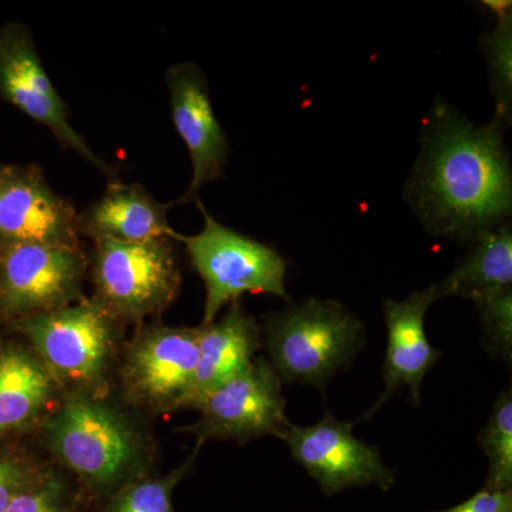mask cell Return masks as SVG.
<instances>
[{
  "label": "cell",
  "mask_w": 512,
  "mask_h": 512,
  "mask_svg": "<svg viewBox=\"0 0 512 512\" xmlns=\"http://www.w3.org/2000/svg\"><path fill=\"white\" fill-rule=\"evenodd\" d=\"M13 329L32 346L64 393L104 396L113 392L127 326L92 296L16 320Z\"/></svg>",
  "instance_id": "3"
},
{
  "label": "cell",
  "mask_w": 512,
  "mask_h": 512,
  "mask_svg": "<svg viewBox=\"0 0 512 512\" xmlns=\"http://www.w3.org/2000/svg\"><path fill=\"white\" fill-rule=\"evenodd\" d=\"M171 113L192 163V180L178 202L197 200L202 185L220 180L228 158V140L212 109L207 80L192 63L171 66L165 74Z\"/></svg>",
  "instance_id": "13"
},
{
  "label": "cell",
  "mask_w": 512,
  "mask_h": 512,
  "mask_svg": "<svg viewBox=\"0 0 512 512\" xmlns=\"http://www.w3.org/2000/svg\"><path fill=\"white\" fill-rule=\"evenodd\" d=\"M483 323L484 345L494 356L511 360L512 291L477 305Z\"/></svg>",
  "instance_id": "24"
},
{
  "label": "cell",
  "mask_w": 512,
  "mask_h": 512,
  "mask_svg": "<svg viewBox=\"0 0 512 512\" xmlns=\"http://www.w3.org/2000/svg\"><path fill=\"white\" fill-rule=\"evenodd\" d=\"M79 212L39 167H9L0 184V244L80 245Z\"/></svg>",
  "instance_id": "12"
},
{
  "label": "cell",
  "mask_w": 512,
  "mask_h": 512,
  "mask_svg": "<svg viewBox=\"0 0 512 512\" xmlns=\"http://www.w3.org/2000/svg\"><path fill=\"white\" fill-rule=\"evenodd\" d=\"M264 345L282 383L325 390L365 343L362 322L342 303L308 299L264 316Z\"/></svg>",
  "instance_id": "4"
},
{
  "label": "cell",
  "mask_w": 512,
  "mask_h": 512,
  "mask_svg": "<svg viewBox=\"0 0 512 512\" xmlns=\"http://www.w3.org/2000/svg\"><path fill=\"white\" fill-rule=\"evenodd\" d=\"M0 92L26 116L45 126L64 148L107 177H114L113 168L97 157L70 124L69 107L47 76L28 29L20 25L0 30Z\"/></svg>",
  "instance_id": "11"
},
{
  "label": "cell",
  "mask_w": 512,
  "mask_h": 512,
  "mask_svg": "<svg viewBox=\"0 0 512 512\" xmlns=\"http://www.w3.org/2000/svg\"><path fill=\"white\" fill-rule=\"evenodd\" d=\"M285 407L282 382L274 367L264 357H255L195 406L200 420L178 431L197 437L201 446L211 440L239 444L265 436L282 440L291 423Z\"/></svg>",
  "instance_id": "8"
},
{
  "label": "cell",
  "mask_w": 512,
  "mask_h": 512,
  "mask_svg": "<svg viewBox=\"0 0 512 512\" xmlns=\"http://www.w3.org/2000/svg\"><path fill=\"white\" fill-rule=\"evenodd\" d=\"M262 345V326L241 301L229 303L221 319L200 325L197 370L187 410L195 409L212 390L242 372Z\"/></svg>",
  "instance_id": "17"
},
{
  "label": "cell",
  "mask_w": 512,
  "mask_h": 512,
  "mask_svg": "<svg viewBox=\"0 0 512 512\" xmlns=\"http://www.w3.org/2000/svg\"><path fill=\"white\" fill-rule=\"evenodd\" d=\"M63 394L26 340L0 345V443L37 436Z\"/></svg>",
  "instance_id": "14"
},
{
  "label": "cell",
  "mask_w": 512,
  "mask_h": 512,
  "mask_svg": "<svg viewBox=\"0 0 512 512\" xmlns=\"http://www.w3.org/2000/svg\"><path fill=\"white\" fill-rule=\"evenodd\" d=\"M171 204H161L141 184L111 181L106 192L90 207L79 212V234L93 242L111 239L119 242H147L181 234L168 224Z\"/></svg>",
  "instance_id": "16"
},
{
  "label": "cell",
  "mask_w": 512,
  "mask_h": 512,
  "mask_svg": "<svg viewBox=\"0 0 512 512\" xmlns=\"http://www.w3.org/2000/svg\"><path fill=\"white\" fill-rule=\"evenodd\" d=\"M151 421L113 392L64 393L37 436L47 457L96 508L133 481L156 474L158 444Z\"/></svg>",
  "instance_id": "2"
},
{
  "label": "cell",
  "mask_w": 512,
  "mask_h": 512,
  "mask_svg": "<svg viewBox=\"0 0 512 512\" xmlns=\"http://www.w3.org/2000/svg\"><path fill=\"white\" fill-rule=\"evenodd\" d=\"M497 16V26L485 37V50L493 77L497 120L507 124L511 119V3L485 2Z\"/></svg>",
  "instance_id": "23"
},
{
  "label": "cell",
  "mask_w": 512,
  "mask_h": 512,
  "mask_svg": "<svg viewBox=\"0 0 512 512\" xmlns=\"http://www.w3.org/2000/svg\"><path fill=\"white\" fill-rule=\"evenodd\" d=\"M439 301L436 285L414 292L402 302L386 301L387 350L383 365L384 390L375 406L363 419H370L399 387L409 386L414 404L420 403V387L441 353L427 338L424 319L434 302Z\"/></svg>",
  "instance_id": "15"
},
{
  "label": "cell",
  "mask_w": 512,
  "mask_h": 512,
  "mask_svg": "<svg viewBox=\"0 0 512 512\" xmlns=\"http://www.w3.org/2000/svg\"><path fill=\"white\" fill-rule=\"evenodd\" d=\"M177 242H93L92 298L124 326L141 325L173 305L181 286Z\"/></svg>",
  "instance_id": "6"
},
{
  "label": "cell",
  "mask_w": 512,
  "mask_h": 512,
  "mask_svg": "<svg viewBox=\"0 0 512 512\" xmlns=\"http://www.w3.org/2000/svg\"><path fill=\"white\" fill-rule=\"evenodd\" d=\"M89 265L82 245L0 244V312L16 322L82 301Z\"/></svg>",
  "instance_id": "9"
},
{
  "label": "cell",
  "mask_w": 512,
  "mask_h": 512,
  "mask_svg": "<svg viewBox=\"0 0 512 512\" xmlns=\"http://www.w3.org/2000/svg\"><path fill=\"white\" fill-rule=\"evenodd\" d=\"M9 167H0V184L5 180L6 174H8Z\"/></svg>",
  "instance_id": "26"
},
{
  "label": "cell",
  "mask_w": 512,
  "mask_h": 512,
  "mask_svg": "<svg viewBox=\"0 0 512 512\" xmlns=\"http://www.w3.org/2000/svg\"><path fill=\"white\" fill-rule=\"evenodd\" d=\"M497 119L476 127L436 107L406 197L437 235L471 239L507 220L512 205L510 156Z\"/></svg>",
  "instance_id": "1"
},
{
  "label": "cell",
  "mask_w": 512,
  "mask_h": 512,
  "mask_svg": "<svg viewBox=\"0 0 512 512\" xmlns=\"http://www.w3.org/2000/svg\"><path fill=\"white\" fill-rule=\"evenodd\" d=\"M82 488L52 460L16 495L5 512H93Z\"/></svg>",
  "instance_id": "19"
},
{
  "label": "cell",
  "mask_w": 512,
  "mask_h": 512,
  "mask_svg": "<svg viewBox=\"0 0 512 512\" xmlns=\"http://www.w3.org/2000/svg\"><path fill=\"white\" fill-rule=\"evenodd\" d=\"M436 512H512V490L478 491L464 503Z\"/></svg>",
  "instance_id": "25"
},
{
  "label": "cell",
  "mask_w": 512,
  "mask_h": 512,
  "mask_svg": "<svg viewBox=\"0 0 512 512\" xmlns=\"http://www.w3.org/2000/svg\"><path fill=\"white\" fill-rule=\"evenodd\" d=\"M473 245L453 272L436 285L439 299L463 296L480 305L512 291V231L507 221L471 239Z\"/></svg>",
  "instance_id": "18"
},
{
  "label": "cell",
  "mask_w": 512,
  "mask_h": 512,
  "mask_svg": "<svg viewBox=\"0 0 512 512\" xmlns=\"http://www.w3.org/2000/svg\"><path fill=\"white\" fill-rule=\"evenodd\" d=\"M478 443L488 461L484 488L490 491L512 490V396L511 390L498 396L490 419L481 430Z\"/></svg>",
  "instance_id": "21"
},
{
  "label": "cell",
  "mask_w": 512,
  "mask_h": 512,
  "mask_svg": "<svg viewBox=\"0 0 512 512\" xmlns=\"http://www.w3.org/2000/svg\"><path fill=\"white\" fill-rule=\"evenodd\" d=\"M204 228L180 242L205 286L201 325L217 319L222 308L252 293L274 295L288 301L286 262L274 248L221 225L198 201Z\"/></svg>",
  "instance_id": "7"
},
{
  "label": "cell",
  "mask_w": 512,
  "mask_h": 512,
  "mask_svg": "<svg viewBox=\"0 0 512 512\" xmlns=\"http://www.w3.org/2000/svg\"><path fill=\"white\" fill-rule=\"evenodd\" d=\"M201 448L197 443L191 456L165 476L151 474L126 485L93 512H175L174 490L194 470Z\"/></svg>",
  "instance_id": "20"
},
{
  "label": "cell",
  "mask_w": 512,
  "mask_h": 512,
  "mask_svg": "<svg viewBox=\"0 0 512 512\" xmlns=\"http://www.w3.org/2000/svg\"><path fill=\"white\" fill-rule=\"evenodd\" d=\"M200 326L141 323L121 349L113 393L154 420L187 410L198 363Z\"/></svg>",
  "instance_id": "5"
},
{
  "label": "cell",
  "mask_w": 512,
  "mask_h": 512,
  "mask_svg": "<svg viewBox=\"0 0 512 512\" xmlns=\"http://www.w3.org/2000/svg\"><path fill=\"white\" fill-rule=\"evenodd\" d=\"M282 440L288 444L293 460L308 471L328 497L369 485L389 491L396 483L380 451L353 436V423L339 420L330 412L312 426L289 423Z\"/></svg>",
  "instance_id": "10"
},
{
  "label": "cell",
  "mask_w": 512,
  "mask_h": 512,
  "mask_svg": "<svg viewBox=\"0 0 512 512\" xmlns=\"http://www.w3.org/2000/svg\"><path fill=\"white\" fill-rule=\"evenodd\" d=\"M50 463L39 436L0 443V512Z\"/></svg>",
  "instance_id": "22"
}]
</instances>
